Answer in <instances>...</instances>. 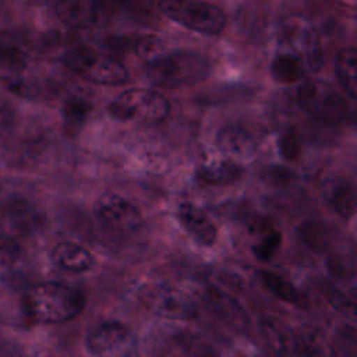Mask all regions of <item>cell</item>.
<instances>
[{"mask_svg": "<svg viewBox=\"0 0 357 357\" xmlns=\"http://www.w3.org/2000/svg\"><path fill=\"white\" fill-rule=\"evenodd\" d=\"M183 350L187 357H213V350L192 336L183 340Z\"/></svg>", "mask_w": 357, "mask_h": 357, "instance_id": "obj_28", "label": "cell"}, {"mask_svg": "<svg viewBox=\"0 0 357 357\" xmlns=\"http://www.w3.org/2000/svg\"><path fill=\"white\" fill-rule=\"evenodd\" d=\"M243 176V169L233 160H216L202 165L197 177L209 185H230Z\"/></svg>", "mask_w": 357, "mask_h": 357, "instance_id": "obj_19", "label": "cell"}, {"mask_svg": "<svg viewBox=\"0 0 357 357\" xmlns=\"http://www.w3.org/2000/svg\"><path fill=\"white\" fill-rule=\"evenodd\" d=\"M177 220L184 231L199 245L209 247L218 237V229L211 216L192 202H183L177 209Z\"/></svg>", "mask_w": 357, "mask_h": 357, "instance_id": "obj_12", "label": "cell"}, {"mask_svg": "<svg viewBox=\"0 0 357 357\" xmlns=\"http://www.w3.org/2000/svg\"><path fill=\"white\" fill-rule=\"evenodd\" d=\"M43 216L39 209L25 199H11L6 202L0 212V222L4 234L10 237L29 236L40 227Z\"/></svg>", "mask_w": 357, "mask_h": 357, "instance_id": "obj_11", "label": "cell"}, {"mask_svg": "<svg viewBox=\"0 0 357 357\" xmlns=\"http://www.w3.org/2000/svg\"><path fill=\"white\" fill-rule=\"evenodd\" d=\"M159 10L172 21L204 35H219L226 26L225 11L201 0H160Z\"/></svg>", "mask_w": 357, "mask_h": 357, "instance_id": "obj_5", "label": "cell"}, {"mask_svg": "<svg viewBox=\"0 0 357 357\" xmlns=\"http://www.w3.org/2000/svg\"><path fill=\"white\" fill-rule=\"evenodd\" d=\"M337 349L344 357H356V332L353 326H346L336 339Z\"/></svg>", "mask_w": 357, "mask_h": 357, "instance_id": "obj_26", "label": "cell"}, {"mask_svg": "<svg viewBox=\"0 0 357 357\" xmlns=\"http://www.w3.org/2000/svg\"><path fill=\"white\" fill-rule=\"evenodd\" d=\"M56 15L68 26L89 28L99 20L98 0H57Z\"/></svg>", "mask_w": 357, "mask_h": 357, "instance_id": "obj_13", "label": "cell"}, {"mask_svg": "<svg viewBox=\"0 0 357 357\" xmlns=\"http://www.w3.org/2000/svg\"><path fill=\"white\" fill-rule=\"evenodd\" d=\"M264 332L279 357H301L303 344L289 328L276 321H266Z\"/></svg>", "mask_w": 357, "mask_h": 357, "instance_id": "obj_18", "label": "cell"}, {"mask_svg": "<svg viewBox=\"0 0 357 357\" xmlns=\"http://www.w3.org/2000/svg\"><path fill=\"white\" fill-rule=\"evenodd\" d=\"M52 259L59 268L74 273L86 272L95 264L89 250L73 241L59 243L52 251Z\"/></svg>", "mask_w": 357, "mask_h": 357, "instance_id": "obj_15", "label": "cell"}, {"mask_svg": "<svg viewBox=\"0 0 357 357\" xmlns=\"http://www.w3.org/2000/svg\"><path fill=\"white\" fill-rule=\"evenodd\" d=\"M258 278L262 283V286L272 293L275 297H278L282 301L290 303V304H301V294L298 293V290L283 276L276 275L275 272L271 271H259L258 272Z\"/></svg>", "mask_w": 357, "mask_h": 357, "instance_id": "obj_21", "label": "cell"}, {"mask_svg": "<svg viewBox=\"0 0 357 357\" xmlns=\"http://www.w3.org/2000/svg\"><path fill=\"white\" fill-rule=\"evenodd\" d=\"M296 100L314 119L329 124H337L347 116V103L331 86L304 81L296 89Z\"/></svg>", "mask_w": 357, "mask_h": 357, "instance_id": "obj_8", "label": "cell"}, {"mask_svg": "<svg viewBox=\"0 0 357 357\" xmlns=\"http://www.w3.org/2000/svg\"><path fill=\"white\" fill-rule=\"evenodd\" d=\"M322 192L328 204L343 218H351L356 211V188L349 178L331 177L325 180Z\"/></svg>", "mask_w": 357, "mask_h": 357, "instance_id": "obj_14", "label": "cell"}, {"mask_svg": "<svg viewBox=\"0 0 357 357\" xmlns=\"http://www.w3.org/2000/svg\"><path fill=\"white\" fill-rule=\"evenodd\" d=\"M301 357H328L321 349L318 347H311V346H303Z\"/></svg>", "mask_w": 357, "mask_h": 357, "instance_id": "obj_30", "label": "cell"}, {"mask_svg": "<svg viewBox=\"0 0 357 357\" xmlns=\"http://www.w3.org/2000/svg\"><path fill=\"white\" fill-rule=\"evenodd\" d=\"M99 225L112 233H130L142 225L139 209L119 194H105L93 205Z\"/></svg>", "mask_w": 357, "mask_h": 357, "instance_id": "obj_10", "label": "cell"}, {"mask_svg": "<svg viewBox=\"0 0 357 357\" xmlns=\"http://www.w3.org/2000/svg\"><path fill=\"white\" fill-rule=\"evenodd\" d=\"M252 229L258 236V241L252 245V252L258 259L266 261L279 250L282 243V234L279 230L272 227L269 222H264L262 225L255 223Z\"/></svg>", "mask_w": 357, "mask_h": 357, "instance_id": "obj_22", "label": "cell"}, {"mask_svg": "<svg viewBox=\"0 0 357 357\" xmlns=\"http://www.w3.org/2000/svg\"><path fill=\"white\" fill-rule=\"evenodd\" d=\"M211 71L208 60L194 52L176 50L146 64L148 79L159 88L177 89L204 81Z\"/></svg>", "mask_w": 357, "mask_h": 357, "instance_id": "obj_2", "label": "cell"}, {"mask_svg": "<svg viewBox=\"0 0 357 357\" xmlns=\"http://www.w3.org/2000/svg\"><path fill=\"white\" fill-rule=\"evenodd\" d=\"M279 151L287 160H294L300 153V142L294 130H286L279 138Z\"/></svg>", "mask_w": 357, "mask_h": 357, "instance_id": "obj_25", "label": "cell"}, {"mask_svg": "<svg viewBox=\"0 0 357 357\" xmlns=\"http://www.w3.org/2000/svg\"><path fill=\"white\" fill-rule=\"evenodd\" d=\"M85 307L81 290L57 283L45 282L33 284L22 298L25 315L38 324H60L77 317Z\"/></svg>", "mask_w": 357, "mask_h": 357, "instance_id": "obj_1", "label": "cell"}, {"mask_svg": "<svg viewBox=\"0 0 357 357\" xmlns=\"http://www.w3.org/2000/svg\"><path fill=\"white\" fill-rule=\"evenodd\" d=\"M216 142L222 152L237 159L251 158L257 149L255 138L245 128L238 126H227L222 128Z\"/></svg>", "mask_w": 357, "mask_h": 357, "instance_id": "obj_16", "label": "cell"}, {"mask_svg": "<svg viewBox=\"0 0 357 357\" xmlns=\"http://www.w3.org/2000/svg\"><path fill=\"white\" fill-rule=\"evenodd\" d=\"M357 53L353 46L342 49L335 60V73L337 81L346 95L354 100L357 98V82H356V63Z\"/></svg>", "mask_w": 357, "mask_h": 357, "instance_id": "obj_20", "label": "cell"}, {"mask_svg": "<svg viewBox=\"0 0 357 357\" xmlns=\"http://www.w3.org/2000/svg\"><path fill=\"white\" fill-rule=\"evenodd\" d=\"M20 254V245L14 237L0 234V264L14 261Z\"/></svg>", "mask_w": 357, "mask_h": 357, "instance_id": "obj_27", "label": "cell"}, {"mask_svg": "<svg viewBox=\"0 0 357 357\" xmlns=\"http://www.w3.org/2000/svg\"><path fill=\"white\" fill-rule=\"evenodd\" d=\"M63 64L79 78L98 85L116 86L127 81L126 67L114 57L88 46H77L61 57Z\"/></svg>", "mask_w": 357, "mask_h": 357, "instance_id": "obj_3", "label": "cell"}, {"mask_svg": "<svg viewBox=\"0 0 357 357\" xmlns=\"http://www.w3.org/2000/svg\"><path fill=\"white\" fill-rule=\"evenodd\" d=\"M145 307L155 315L174 321H191L198 315V305L183 290L159 284L146 289L144 293Z\"/></svg>", "mask_w": 357, "mask_h": 357, "instance_id": "obj_9", "label": "cell"}, {"mask_svg": "<svg viewBox=\"0 0 357 357\" xmlns=\"http://www.w3.org/2000/svg\"><path fill=\"white\" fill-rule=\"evenodd\" d=\"M279 42L284 50L296 56L305 71L318 73L324 66L319 35L310 20L303 15L284 18L279 28Z\"/></svg>", "mask_w": 357, "mask_h": 357, "instance_id": "obj_4", "label": "cell"}, {"mask_svg": "<svg viewBox=\"0 0 357 357\" xmlns=\"http://www.w3.org/2000/svg\"><path fill=\"white\" fill-rule=\"evenodd\" d=\"M91 113V103L81 96L68 98L61 109L63 119L70 128H78L85 123Z\"/></svg>", "mask_w": 357, "mask_h": 357, "instance_id": "obj_24", "label": "cell"}, {"mask_svg": "<svg viewBox=\"0 0 357 357\" xmlns=\"http://www.w3.org/2000/svg\"><path fill=\"white\" fill-rule=\"evenodd\" d=\"M169 112L170 103L162 93L141 88L121 92L109 105L110 116L123 121L159 123L167 117Z\"/></svg>", "mask_w": 357, "mask_h": 357, "instance_id": "obj_6", "label": "cell"}, {"mask_svg": "<svg viewBox=\"0 0 357 357\" xmlns=\"http://www.w3.org/2000/svg\"><path fill=\"white\" fill-rule=\"evenodd\" d=\"M271 73L278 82L293 84L303 77V74L305 73V68L296 56L287 52H283L278 54L272 61Z\"/></svg>", "mask_w": 357, "mask_h": 357, "instance_id": "obj_23", "label": "cell"}, {"mask_svg": "<svg viewBox=\"0 0 357 357\" xmlns=\"http://www.w3.org/2000/svg\"><path fill=\"white\" fill-rule=\"evenodd\" d=\"M204 301L206 307L223 319L227 324H231L234 326H244L247 322V315L243 311V308L237 304L236 300H233L226 293L220 291L216 287H211L204 294Z\"/></svg>", "mask_w": 357, "mask_h": 357, "instance_id": "obj_17", "label": "cell"}, {"mask_svg": "<svg viewBox=\"0 0 357 357\" xmlns=\"http://www.w3.org/2000/svg\"><path fill=\"white\" fill-rule=\"evenodd\" d=\"M14 123V110L4 99L0 98V135L6 134Z\"/></svg>", "mask_w": 357, "mask_h": 357, "instance_id": "obj_29", "label": "cell"}, {"mask_svg": "<svg viewBox=\"0 0 357 357\" xmlns=\"http://www.w3.org/2000/svg\"><path fill=\"white\" fill-rule=\"evenodd\" d=\"M91 357H137V339L120 321H103L95 325L85 339Z\"/></svg>", "mask_w": 357, "mask_h": 357, "instance_id": "obj_7", "label": "cell"}]
</instances>
